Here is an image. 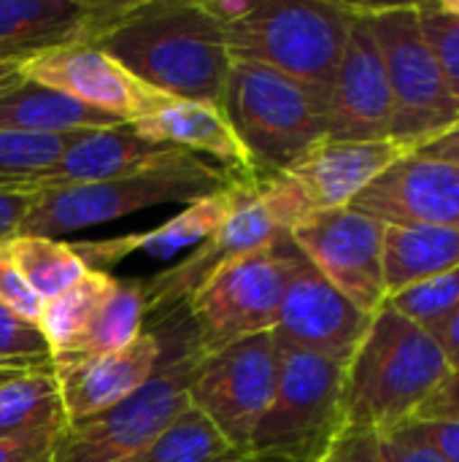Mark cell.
<instances>
[{
  "mask_svg": "<svg viewBox=\"0 0 459 462\" xmlns=\"http://www.w3.org/2000/svg\"><path fill=\"white\" fill-rule=\"evenodd\" d=\"M276 344V390L252 436L249 455L279 462H317L344 428L346 365L279 338Z\"/></svg>",
  "mask_w": 459,
  "mask_h": 462,
  "instance_id": "cell-7",
  "label": "cell"
},
{
  "mask_svg": "<svg viewBox=\"0 0 459 462\" xmlns=\"http://www.w3.org/2000/svg\"><path fill=\"white\" fill-rule=\"evenodd\" d=\"M235 179H241V173L225 171L192 152H181L170 162L141 173L92 184L43 187L16 233L57 238L165 203L189 206L227 189Z\"/></svg>",
  "mask_w": 459,
  "mask_h": 462,
  "instance_id": "cell-3",
  "label": "cell"
},
{
  "mask_svg": "<svg viewBox=\"0 0 459 462\" xmlns=\"http://www.w3.org/2000/svg\"><path fill=\"white\" fill-rule=\"evenodd\" d=\"M154 333L162 338L157 374L114 409L65 425L57 436L54 462H133L189 406V384L200 363L195 336L173 349L162 325H154Z\"/></svg>",
  "mask_w": 459,
  "mask_h": 462,
  "instance_id": "cell-6",
  "label": "cell"
},
{
  "mask_svg": "<svg viewBox=\"0 0 459 462\" xmlns=\"http://www.w3.org/2000/svg\"><path fill=\"white\" fill-rule=\"evenodd\" d=\"M92 46L168 97L216 106L225 100L233 57L225 30L203 11L200 0L119 3Z\"/></svg>",
  "mask_w": 459,
  "mask_h": 462,
  "instance_id": "cell-1",
  "label": "cell"
},
{
  "mask_svg": "<svg viewBox=\"0 0 459 462\" xmlns=\"http://www.w3.org/2000/svg\"><path fill=\"white\" fill-rule=\"evenodd\" d=\"M392 138L381 141H319L279 173L257 176V192L284 233L317 214L349 208L392 162L409 154Z\"/></svg>",
  "mask_w": 459,
  "mask_h": 462,
  "instance_id": "cell-9",
  "label": "cell"
},
{
  "mask_svg": "<svg viewBox=\"0 0 459 462\" xmlns=\"http://www.w3.org/2000/svg\"><path fill=\"white\" fill-rule=\"evenodd\" d=\"M62 428H46L0 439V462H54V447Z\"/></svg>",
  "mask_w": 459,
  "mask_h": 462,
  "instance_id": "cell-38",
  "label": "cell"
},
{
  "mask_svg": "<svg viewBox=\"0 0 459 462\" xmlns=\"http://www.w3.org/2000/svg\"><path fill=\"white\" fill-rule=\"evenodd\" d=\"M22 76L73 97L81 106L111 114L124 125L151 116L173 97L143 84L119 60L92 43H60L30 54Z\"/></svg>",
  "mask_w": 459,
  "mask_h": 462,
  "instance_id": "cell-14",
  "label": "cell"
},
{
  "mask_svg": "<svg viewBox=\"0 0 459 462\" xmlns=\"http://www.w3.org/2000/svg\"><path fill=\"white\" fill-rule=\"evenodd\" d=\"M354 3L333 0H257L252 14L225 27L233 60L279 70L322 95H330Z\"/></svg>",
  "mask_w": 459,
  "mask_h": 462,
  "instance_id": "cell-4",
  "label": "cell"
},
{
  "mask_svg": "<svg viewBox=\"0 0 459 462\" xmlns=\"http://www.w3.org/2000/svg\"><path fill=\"white\" fill-rule=\"evenodd\" d=\"M289 249L292 238L281 236L276 244L222 268L187 300L184 311L200 355L276 328L289 279Z\"/></svg>",
  "mask_w": 459,
  "mask_h": 462,
  "instance_id": "cell-10",
  "label": "cell"
},
{
  "mask_svg": "<svg viewBox=\"0 0 459 462\" xmlns=\"http://www.w3.org/2000/svg\"><path fill=\"white\" fill-rule=\"evenodd\" d=\"M51 368V360H14V357H0V387L16 376L32 374V371H43Z\"/></svg>",
  "mask_w": 459,
  "mask_h": 462,
  "instance_id": "cell-43",
  "label": "cell"
},
{
  "mask_svg": "<svg viewBox=\"0 0 459 462\" xmlns=\"http://www.w3.org/2000/svg\"><path fill=\"white\" fill-rule=\"evenodd\" d=\"M414 154L419 157H427V160H438V162H449V165H457L459 168V125L438 133L436 138L419 143L417 149H411Z\"/></svg>",
  "mask_w": 459,
  "mask_h": 462,
  "instance_id": "cell-40",
  "label": "cell"
},
{
  "mask_svg": "<svg viewBox=\"0 0 459 462\" xmlns=\"http://www.w3.org/2000/svg\"><path fill=\"white\" fill-rule=\"evenodd\" d=\"M200 5L225 30V27L246 19L252 14V8L257 5V0H200Z\"/></svg>",
  "mask_w": 459,
  "mask_h": 462,
  "instance_id": "cell-41",
  "label": "cell"
},
{
  "mask_svg": "<svg viewBox=\"0 0 459 462\" xmlns=\"http://www.w3.org/2000/svg\"><path fill=\"white\" fill-rule=\"evenodd\" d=\"M135 133L151 143L179 146L184 152H203L225 171L241 176H257L252 157L235 135L222 106L206 100H170L146 119L133 122Z\"/></svg>",
  "mask_w": 459,
  "mask_h": 462,
  "instance_id": "cell-22",
  "label": "cell"
},
{
  "mask_svg": "<svg viewBox=\"0 0 459 462\" xmlns=\"http://www.w3.org/2000/svg\"><path fill=\"white\" fill-rule=\"evenodd\" d=\"M235 449L192 406H187L133 462H222Z\"/></svg>",
  "mask_w": 459,
  "mask_h": 462,
  "instance_id": "cell-29",
  "label": "cell"
},
{
  "mask_svg": "<svg viewBox=\"0 0 459 462\" xmlns=\"http://www.w3.org/2000/svg\"><path fill=\"white\" fill-rule=\"evenodd\" d=\"M384 284L398 295L459 265V230L425 225H384Z\"/></svg>",
  "mask_w": 459,
  "mask_h": 462,
  "instance_id": "cell-24",
  "label": "cell"
},
{
  "mask_svg": "<svg viewBox=\"0 0 459 462\" xmlns=\"http://www.w3.org/2000/svg\"><path fill=\"white\" fill-rule=\"evenodd\" d=\"M65 428V411L51 368L16 376L0 387V439Z\"/></svg>",
  "mask_w": 459,
  "mask_h": 462,
  "instance_id": "cell-27",
  "label": "cell"
},
{
  "mask_svg": "<svg viewBox=\"0 0 459 462\" xmlns=\"http://www.w3.org/2000/svg\"><path fill=\"white\" fill-rule=\"evenodd\" d=\"M349 208L381 225L459 230V168L409 152L363 189Z\"/></svg>",
  "mask_w": 459,
  "mask_h": 462,
  "instance_id": "cell-17",
  "label": "cell"
},
{
  "mask_svg": "<svg viewBox=\"0 0 459 462\" xmlns=\"http://www.w3.org/2000/svg\"><path fill=\"white\" fill-rule=\"evenodd\" d=\"M27 57H0V87H5L8 81H14L22 73V62Z\"/></svg>",
  "mask_w": 459,
  "mask_h": 462,
  "instance_id": "cell-44",
  "label": "cell"
},
{
  "mask_svg": "<svg viewBox=\"0 0 459 462\" xmlns=\"http://www.w3.org/2000/svg\"><path fill=\"white\" fill-rule=\"evenodd\" d=\"M387 303L398 314H403L406 319H411L414 325L430 333L459 309V265L436 279H427L422 284H414L392 295Z\"/></svg>",
  "mask_w": 459,
  "mask_h": 462,
  "instance_id": "cell-32",
  "label": "cell"
},
{
  "mask_svg": "<svg viewBox=\"0 0 459 462\" xmlns=\"http://www.w3.org/2000/svg\"><path fill=\"white\" fill-rule=\"evenodd\" d=\"M0 357L14 360H51L49 346L38 330V325H30L0 306Z\"/></svg>",
  "mask_w": 459,
  "mask_h": 462,
  "instance_id": "cell-36",
  "label": "cell"
},
{
  "mask_svg": "<svg viewBox=\"0 0 459 462\" xmlns=\"http://www.w3.org/2000/svg\"><path fill=\"white\" fill-rule=\"evenodd\" d=\"M246 176L235 179L227 189L214 192L208 198H200L189 206H184L181 214L168 219L160 227L130 233V236H116V238H100V241H78L73 249L78 257L87 263L89 271H106L111 265H119L130 254H146L151 260H170L181 254L189 246L203 244L208 236H214L225 219L230 217L238 195V184Z\"/></svg>",
  "mask_w": 459,
  "mask_h": 462,
  "instance_id": "cell-20",
  "label": "cell"
},
{
  "mask_svg": "<svg viewBox=\"0 0 459 462\" xmlns=\"http://www.w3.org/2000/svg\"><path fill=\"white\" fill-rule=\"evenodd\" d=\"M276 374L279 344L273 330L249 336L219 352L200 355L189 384V406L197 409L235 452H249L252 436L273 398Z\"/></svg>",
  "mask_w": 459,
  "mask_h": 462,
  "instance_id": "cell-11",
  "label": "cell"
},
{
  "mask_svg": "<svg viewBox=\"0 0 459 462\" xmlns=\"http://www.w3.org/2000/svg\"><path fill=\"white\" fill-rule=\"evenodd\" d=\"M124 125L111 114L76 103L73 97L24 79L0 87V130L24 135H65Z\"/></svg>",
  "mask_w": 459,
  "mask_h": 462,
  "instance_id": "cell-23",
  "label": "cell"
},
{
  "mask_svg": "<svg viewBox=\"0 0 459 462\" xmlns=\"http://www.w3.org/2000/svg\"><path fill=\"white\" fill-rule=\"evenodd\" d=\"M425 41L449 84V92L459 108V3H414Z\"/></svg>",
  "mask_w": 459,
  "mask_h": 462,
  "instance_id": "cell-33",
  "label": "cell"
},
{
  "mask_svg": "<svg viewBox=\"0 0 459 462\" xmlns=\"http://www.w3.org/2000/svg\"><path fill=\"white\" fill-rule=\"evenodd\" d=\"M143 298L138 279H119L114 295L108 298L92 328L60 357L54 360H84L97 355H111L130 346L143 333Z\"/></svg>",
  "mask_w": 459,
  "mask_h": 462,
  "instance_id": "cell-28",
  "label": "cell"
},
{
  "mask_svg": "<svg viewBox=\"0 0 459 462\" xmlns=\"http://www.w3.org/2000/svg\"><path fill=\"white\" fill-rule=\"evenodd\" d=\"M119 0H0V57H30L60 43H92Z\"/></svg>",
  "mask_w": 459,
  "mask_h": 462,
  "instance_id": "cell-19",
  "label": "cell"
},
{
  "mask_svg": "<svg viewBox=\"0 0 459 462\" xmlns=\"http://www.w3.org/2000/svg\"><path fill=\"white\" fill-rule=\"evenodd\" d=\"M89 130L65 135H24L0 130V184L41 181V176Z\"/></svg>",
  "mask_w": 459,
  "mask_h": 462,
  "instance_id": "cell-31",
  "label": "cell"
},
{
  "mask_svg": "<svg viewBox=\"0 0 459 462\" xmlns=\"http://www.w3.org/2000/svg\"><path fill=\"white\" fill-rule=\"evenodd\" d=\"M41 189H43L41 181H11V184H0V244L19 230L24 214L35 203V198L41 195Z\"/></svg>",
  "mask_w": 459,
  "mask_h": 462,
  "instance_id": "cell-37",
  "label": "cell"
},
{
  "mask_svg": "<svg viewBox=\"0 0 459 462\" xmlns=\"http://www.w3.org/2000/svg\"><path fill=\"white\" fill-rule=\"evenodd\" d=\"M395 436L422 444L444 462H459V422L457 420H409L392 428Z\"/></svg>",
  "mask_w": 459,
  "mask_h": 462,
  "instance_id": "cell-35",
  "label": "cell"
},
{
  "mask_svg": "<svg viewBox=\"0 0 459 462\" xmlns=\"http://www.w3.org/2000/svg\"><path fill=\"white\" fill-rule=\"evenodd\" d=\"M414 420H457L459 422V371H452L441 387L425 401Z\"/></svg>",
  "mask_w": 459,
  "mask_h": 462,
  "instance_id": "cell-39",
  "label": "cell"
},
{
  "mask_svg": "<svg viewBox=\"0 0 459 462\" xmlns=\"http://www.w3.org/2000/svg\"><path fill=\"white\" fill-rule=\"evenodd\" d=\"M368 325L371 314L344 298L292 241L289 279L273 336L346 365Z\"/></svg>",
  "mask_w": 459,
  "mask_h": 462,
  "instance_id": "cell-15",
  "label": "cell"
},
{
  "mask_svg": "<svg viewBox=\"0 0 459 462\" xmlns=\"http://www.w3.org/2000/svg\"><path fill=\"white\" fill-rule=\"evenodd\" d=\"M0 306L30 325H38L43 311V300L30 290V284L14 265L5 244H0Z\"/></svg>",
  "mask_w": 459,
  "mask_h": 462,
  "instance_id": "cell-34",
  "label": "cell"
},
{
  "mask_svg": "<svg viewBox=\"0 0 459 462\" xmlns=\"http://www.w3.org/2000/svg\"><path fill=\"white\" fill-rule=\"evenodd\" d=\"M181 152L184 149L179 146L151 143L141 138L133 125L89 130L41 176V184L65 187V184H92V181L119 179L149 168H160L173 157H179Z\"/></svg>",
  "mask_w": 459,
  "mask_h": 462,
  "instance_id": "cell-21",
  "label": "cell"
},
{
  "mask_svg": "<svg viewBox=\"0 0 459 462\" xmlns=\"http://www.w3.org/2000/svg\"><path fill=\"white\" fill-rule=\"evenodd\" d=\"M289 238L308 263L360 311L376 314L387 300L384 225L357 208H338L298 225Z\"/></svg>",
  "mask_w": 459,
  "mask_h": 462,
  "instance_id": "cell-13",
  "label": "cell"
},
{
  "mask_svg": "<svg viewBox=\"0 0 459 462\" xmlns=\"http://www.w3.org/2000/svg\"><path fill=\"white\" fill-rule=\"evenodd\" d=\"M360 8L381 51L392 95L390 138L406 149H417L419 143L459 125L457 103L433 57L430 43L425 41L417 5L360 3Z\"/></svg>",
  "mask_w": 459,
  "mask_h": 462,
  "instance_id": "cell-8",
  "label": "cell"
},
{
  "mask_svg": "<svg viewBox=\"0 0 459 462\" xmlns=\"http://www.w3.org/2000/svg\"><path fill=\"white\" fill-rule=\"evenodd\" d=\"M392 130V95L371 24L354 3V22L327 95L330 141H381Z\"/></svg>",
  "mask_w": 459,
  "mask_h": 462,
  "instance_id": "cell-16",
  "label": "cell"
},
{
  "mask_svg": "<svg viewBox=\"0 0 459 462\" xmlns=\"http://www.w3.org/2000/svg\"><path fill=\"white\" fill-rule=\"evenodd\" d=\"M14 265L30 284V290L46 303L65 292L70 284L89 273L87 263L78 257L73 244L46 236L16 233L3 241Z\"/></svg>",
  "mask_w": 459,
  "mask_h": 462,
  "instance_id": "cell-26",
  "label": "cell"
},
{
  "mask_svg": "<svg viewBox=\"0 0 459 462\" xmlns=\"http://www.w3.org/2000/svg\"><path fill=\"white\" fill-rule=\"evenodd\" d=\"M222 462H279V460H271V457H257V455H249V452H235V455L225 457Z\"/></svg>",
  "mask_w": 459,
  "mask_h": 462,
  "instance_id": "cell-45",
  "label": "cell"
},
{
  "mask_svg": "<svg viewBox=\"0 0 459 462\" xmlns=\"http://www.w3.org/2000/svg\"><path fill=\"white\" fill-rule=\"evenodd\" d=\"M284 233L271 211L265 208L260 192H257V176H246L238 184L235 206L225 225L208 236L203 244H197L184 260L168 265L165 271L138 279L141 282V298H143V317L151 322H160L187 306V300L211 282L222 268L230 263L260 252L271 244H276Z\"/></svg>",
  "mask_w": 459,
  "mask_h": 462,
  "instance_id": "cell-12",
  "label": "cell"
},
{
  "mask_svg": "<svg viewBox=\"0 0 459 462\" xmlns=\"http://www.w3.org/2000/svg\"><path fill=\"white\" fill-rule=\"evenodd\" d=\"M317 462H444L422 444L406 441L392 430L341 428Z\"/></svg>",
  "mask_w": 459,
  "mask_h": 462,
  "instance_id": "cell-30",
  "label": "cell"
},
{
  "mask_svg": "<svg viewBox=\"0 0 459 462\" xmlns=\"http://www.w3.org/2000/svg\"><path fill=\"white\" fill-rule=\"evenodd\" d=\"M452 374L436 338L384 303L344 371V428L392 430Z\"/></svg>",
  "mask_w": 459,
  "mask_h": 462,
  "instance_id": "cell-2",
  "label": "cell"
},
{
  "mask_svg": "<svg viewBox=\"0 0 459 462\" xmlns=\"http://www.w3.org/2000/svg\"><path fill=\"white\" fill-rule=\"evenodd\" d=\"M162 363V338L154 330H143L130 346L84 357V360H51L57 379L65 425L97 417L133 393H138Z\"/></svg>",
  "mask_w": 459,
  "mask_h": 462,
  "instance_id": "cell-18",
  "label": "cell"
},
{
  "mask_svg": "<svg viewBox=\"0 0 459 462\" xmlns=\"http://www.w3.org/2000/svg\"><path fill=\"white\" fill-rule=\"evenodd\" d=\"M119 279L108 271H89L84 279L70 284L65 292L43 303L38 330L49 346L51 360L65 355L100 317L108 298L114 295Z\"/></svg>",
  "mask_w": 459,
  "mask_h": 462,
  "instance_id": "cell-25",
  "label": "cell"
},
{
  "mask_svg": "<svg viewBox=\"0 0 459 462\" xmlns=\"http://www.w3.org/2000/svg\"><path fill=\"white\" fill-rule=\"evenodd\" d=\"M222 111L257 176L284 171L327 138V95L257 62L233 60Z\"/></svg>",
  "mask_w": 459,
  "mask_h": 462,
  "instance_id": "cell-5",
  "label": "cell"
},
{
  "mask_svg": "<svg viewBox=\"0 0 459 462\" xmlns=\"http://www.w3.org/2000/svg\"><path fill=\"white\" fill-rule=\"evenodd\" d=\"M430 336L436 338L438 349L444 352L449 368L459 371V309L452 317H446L438 328H433Z\"/></svg>",
  "mask_w": 459,
  "mask_h": 462,
  "instance_id": "cell-42",
  "label": "cell"
}]
</instances>
